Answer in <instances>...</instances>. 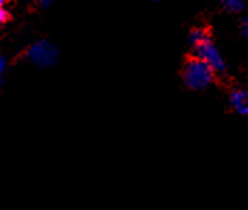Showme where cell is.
Here are the masks:
<instances>
[{"instance_id": "6da1fadb", "label": "cell", "mask_w": 248, "mask_h": 210, "mask_svg": "<svg viewBox=\"0 0 248 210\" xmlns=\"http://www.w3.org/2000/svg\"><path fill=\"white\" fill-rule=\"evenodd\" d=\"M214 74L216 71L210 65L197 57L190 58L183 68L185 84L194 91H202L210 87L214 80Z\"/></svg>"}, {"instance_id": "7a4b0ae2", "label": "cell", "mask_w": 248, "mask_h": 210, "mask_svg": "<svg viewBox=\"0 0 248 210\" xmlns=\"http://www.w3.org/2000/svg\"><path fill=\"white\" fill-rule=\"evenodd\" d=\"M24 56L27 58V61L31 63L33 65L44 68V67L53 65L57 61L58 50L51 41L38 40L26 50Z\"/></svg>"}, {"instance_id": "3957f363", "label": "cell", "mask_w": 248, "mask_h": 210, "mask_svg": "<svg viewBox=\"0 0 248 210\" xmlns=\"http://www.w3.org/2000/svg\"><path fill=\"white\" fill-rule=\"evenodd\" d=\"M193 47H194V57L200 58L202 61L209 64L216 73L226 71V61L210 37L204 38L203 41H200Z\"/></svg>"}, {"instance_id": "277c9868", "label": "cell", "mask_w": 248, "mask_h": 210, "mask_svg": "<svg viewBox=\"0 0 248 210\" xmlns=\"http://www.w3.org/2000/svg\"><path fill=\"white\" fill-rule=\"evenodd\" d=\"M230 104L235 113L248 115V93L244 90H234L230 96Z\"/></svg>"}, {"instance_id": "5b68a950", "label": "cell", "mask_w": 248, "mask_h": 210, "mask_svg": "<svg viewBox=\"0 0 248 210\" xmlns=\"http://www.w3.org/2000/svg\"><path fill=\"white\" fill-rule=\"evenodd\" d=\"M221 4L231 13H238L246 7L244 0H221Z\"/></svg>"}, {"instance_id": "8992f818", "label": "cell", "mask_w": 248, "mask_h": 210, "mask_svg": "<svg viewBox=\"0 0 248 210\" xmlns=\"http://www.w3.org/2000/svg\"><path fill=\"white\" fill-rule=\"evenodd\" d=\"M209 37V34H207V32L203 29V27H197V29H193L190 32V43L193 46H196V44H199L200 41H203L204 38Z\"/></svg>"}, {"instance_id": "52a82bcc", "label": "cell", "mask_w": 248, "mask_h": 210, "mask_svg": "<svg viewBox=\"0 0 248 210\" xmlns=\"http://www.w3.org/2000/svg\"><path fill=\"white\" fill-rule=\"evenodd\" d=\"M240 30H241V34L248 37V17H244L241 20V24H240Z\"/></svg>"}, {"instance_id": "ba28073f", "label": "cell", "mask_w": 248, "mask_h": 210, "mask_svg": "<svg viewBox=\"0 0 248 210\" xmlns=\"http://www.w3.org/2000/svg\"><path fill=\"white\" fill-rule=\"evenodd\" d=\"M9 17H10V13L1 6V9H0V21H1V23H6V21L9 20Z\"/></svg>"}, {"instance_id": "9c48e42d", "label": "cell", "mask_w": 248, "mask_h": 210, "mask_svg": "<svg viewBox=\"0 0 248 210\" xmlns=\"http://www.w3.org/2000/svg\"><path fill=\"white\" fill-rule=\"evenodd\" d=\"M6 65H7V58L4 57V56H1V57H0V74H1V76H3L4 71H6Z\"/></svg>"}, {"instance_id": "30bf717a", "label": "cell", "mask_w": 248, "mask_h": 210, "mask_svg": "<svg viewBox=\"0 0 248 210\" xmlns=\"http://www.w3.org/2000/svg\"><path fill=\"white\" fill-rule=\"evenodd\" d=\"M37 1L40 4H43V6H48V4H51L54 0H37Z\"/></svg>"}, {"instance_id": "8fae6325", "label": "cell", "mask_w": 248, "mask_h": 210, "mask_svg": "<svg viewBox=\"0 0 248 210\" xmlns=\"http://www.w3.org/2000/svg\"><path fill=\"white\" fill-rule=\"evenodd\" d=\"M1 1V4H4V3H9V1H13V0H0Z\"/></svg>"}, {"instance_id": "7c38bea8", "label": "cell", "mask_w": 248, "mask_h": 210, "mask_svg": "<svg viewBox=\"0 0 248 210\" xmlns=\"http://www.w3.org/2000/svg\"><path fill=\"white\" fill-rule=\"evenodd\" d=\"M153 1H163V0H153Z\"/></svg>"}]
</instances>
